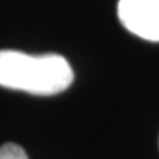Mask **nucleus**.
Returning a JSON list of instances; mask_svg holds the SVG:
<instances>
[{
	"label": "nucleus",
	"instance_id": "obj_1",
	"mask_svg": "<svg viewBox=\"0 0 159 159\" xmlns=\"http://www.w3.org/2000/svg\"><path fill=\"white\" fill-rule=\"evenodd\" d=\"M72 81V68L61 55L0 50V85L5 89L52 96L65 91Z\"/></svg>",
	"mask_w": 159,
	"mask_h": 159
},
{
	"label": "nucleus",
	"instance_id": "obj_2",
	"mask_svg": "<svg viewBox=\"0 0 159 159\" xmlns=\"http://www.w3.org/2000/svg\"><path fill=\"white\" fill-rule=\"evenodd\" d=\"M118 18L137 37L159 41V0H119Z\"/></svg>",
	"mask_w": 159,
	"mask_h": 159
},
{
	"label": "nucleus",
	"instance_id": "obj_3",
	"mask_svg": "<svg viewBox=\"0 0 159 159\" xmlns=\"http://www.w3.org/2000/svg\"><path fill=\"white\" fill-rule=\"evenodd\" d=\"M0 159H28L27 152L16 143H5L0 146Z\"/></svg>",
	"mask_w": 159,
	"mask_h": 159
}]
</instances>
